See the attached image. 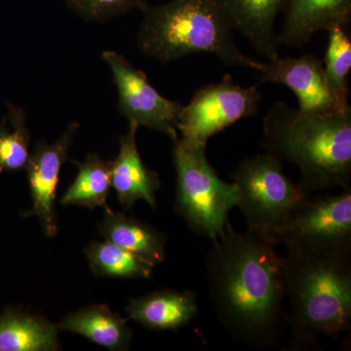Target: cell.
I'll return each instance as SVG.
<instances>
[{
	"label": "cell",
	"mask_w": 351,
	"mask_h": 351,
	"mask_svg": "<svg viewBox=\"0 0 351 351\" xmlns=\"http://www.w3.org/2000/svg\"><path fill=\"white\" fill-rule=\"evenodd\" d=\"M208 252L210 299L221 326L249 348H277L287 329L282 257L269 237L226 225Z\"/></svg>",
	"instance_id": "6da1fadb"
},
{
	"label": "cell",
	"mask_w": 351,
	"mask_h": 351,
	"mask_svg": "<svg viewBox=\"0 0 351 351\" xmlns=\"http://www.w3.org/2000/svg\"><path fill=\"white\" fill-rule=\"evenodd\" d=\"M263 145L300 172L307 193L346 189L351 178V108L332 114H306L277 101L263 120Z\"/></svg>",
	"instance_id": "7a4b0ae2"
},
{
	"label": "cell",
	"mask_w": 351,
	"mask_h": 351,
	"mask_svg": "<svg viewBox=\"0 0 351 351\" xmlns=\"http://www.w3.org/2000/svg\"><path fill=\"white\" fill-rule=\"evenodd\" d=\"M291 348H319L321 336L351 330V255L288 251L282 257Z\"/></svg>",
	"instance_id": "3957f363"
},
{
	"label": "cell",
	"mask_w": 351,
	"mask_h": 351,
	"mask_svg": "<svg viewBox=\"0 0 351 351\" xmlns=\"http://www.w3.org/2000/svg\"><path fill=\"white\" fill-rule=\"evenodd\" d=\"M137 34L145 56L167 64L195 54H212L226 66L258 71L262 62L245 56L215 0H171L147 5Z\"/></svg>",
	"instance_id": "277c9868"
},
{
	"label": "cell",
	"mask_w": 351,
	"mask_h": 351,
	"mask_svg": "<svg viewBox=\"0 0 351 351\" xmlns=\"http://www.w3.org/2000/svg\"><path fill=\"white\" fill-rule=\"evenodd\" d=\"M175 209L189 228L201 237L216 240L225 230L228 215L239 202L233 182L219 179L206 156V147L174 141Z\"/></svg>",
	"instance_id": "5b68a950"
},
{
	"label": "cell",
	"mask_w": 351,
	"mask_h": 351,
	"mask_svg": "<svg viewBox=\"0 0 351 351\" xmlns=\"http://www.w3.org/2000/svg\"><path fill=\"white\" fill-rule=\"evenodd\" d=\"M237 206L247 230L274 237L307 193L284 174L283 162L269 152L244 159L232 174Z\"/></svg>",
	"instance_id": "8992f818"
},
{
	"label": "cell",
	"mask_w": 351,
	"mask_h": 351,
	"mask_svg": "<svg viewBox=\"0 0 351 351\" xmlns=\"http://www.w3.org/2000/svg\"><path fill=\"white\" fill-rule=\"evenodd\" d=\"M288 251L351 255V189L302 201L274 233Z\"/></svg>",
	"instance_id": "52a82bcc"
},
{
	"label": "cell",
	"mask_w": 351,
	"mask_h": 351,
	"mask_svg": "<svg viewBox=\"0 0 351 351\" xmlns=\"http://www.w3.org/2000/svg\"><path fill=\"white\" fill-rule=\"evenodd\" d=\"M263 96L256 86L243 87L226 75L221 82L197 90L180 113V140L206 147L210 138L239 120L257 114Z\"/></svg>",
	"instance_id": "ba28073f"
},
{
	"label": "cell",
	"mask_w": 351,
	"mask_h": 351,
	"mask_svg": "<svg viewBox=\"0 0 351 351\" xmlns=\"http://www.w3.org/2000/svg\"><path fill=\"white\" fill-rule=\"evenodd\" d=\"M101 59L112 73L119 94V112L122 117L140 127L161 132L171 140L179 138L180 101L165 98L152 86L145 71L134 66L123 55L104 51Z\"/></svg>",
	"instance_id": "9c48e42d"
},
{
	"label": "cell",
	"mask_w": 351,
	"mask_h": 351,
	"mask_svg": "<svg viewBox=\"0 0 351 351\" xmlns=\"http://www.w3.org/2000/svg\"><path fill=\"white\" fill-rule=\"evenodd\" d=\"M258 73H261V83H276L290 88L299 101L300 112L306 114H332L350 108L348 101L332 91L322 60L314 55L267 60L262 62Z\"/></svg>",
	"instance_id": "30bf717a"
},
{
	"label": "cell",
	"mask_w": 351,
	"mask_h": 351,
	"mask_svg": "<svg viewBox=\"0 0 351 351\" xmlns=\"http://www.w3.org/2000/svg\"><path fill=\"white\" fill-rule=\"evenodd\" d=\"M77 122H71L61 137L52 144L38 142L29 156L25 170L27 173L32 206L25 217H36L44 234L52 239L59 232L55 201L62 167L69 160L76 133Z\"/></svg>",
	"instance_id": "8fae6325"
},
{
	"label": "cell",
	"mask_w": 351,
	"mask_h": 351,
	"mask_svg": "<svg viewBox=\"0 0 351 351\" xmlns=\"http://www.w3.org/2000/svg\"><path fill=\"white\" fill-rule=\"evenodd\" d=\"M138 129L136 124L129 123L128 132L120 137L119 154L108 162L110 184L124 209H131L138 200L145 201L154 209L161 181L156 171L149 169L140 156Z\"/></svg>",
	"instance_id": "7c38bea8"
},
{
	"label": "cell",
	"mask_w": 351,
	"mask_h": 351,
	"mask_svg": "<svg viewBox=\"0 0 351 351\" xmlns=\"http://www.w3.org/2000/svg\"><path fill=\"white\" fill-rule=\"evenodd\" d=\"M287 0H215L232 31L248 39L254 49L267 60L279 57L277 17Z\"/></svg>",
	"instance_id": "4fadbf2b"
},
{
	"label": "cell",
	"mask_w": 351,
	"mask_h": 351,
	"mask_svg": "<svg viewBox=\"0 0 351 351\" xmlns=\"http://www.w3.org/2000/svg\"><path fill=\"white\" fill-rule=\"evenodd\" d=\"M282 14L279 44L302 47L317 32L350 24L351 0H287Z\"/></svg>",
	"instance_id": "5bb4252c"
},
{
	"label": "cell",
	"mask_w": 351,
	"mask_h": 351,
	"mask_svg": "<svg viewBox=\"0 0 351 351\" xmlns=\"http://www.w3.org/2000/svg\"><path fill=\"white\" fill-rule=\"evenodd\" d=\"M130 319L147 329L178 330L199 313L195 291L162 290L135 298L125 308Z\"/></svg>",
	"instance_id": "9a60e30c"
},
{
	"label": "cell",
	"mask_w": 351,
	"mask_h": 351,
	"mask_svg": "<svg viewBox=\"0 0 351 351\" xmlns=\"http://www.w3.org/2000/svg\"><path fill=\"white\" fill-rule=\"evenodd\" d=\"M59 332L82 335L97 345L113 351L130 348L133 332L125 318L106 304H92L64 316L56 325Z\"/></svg>",
	"instance_id": "2e32d148"
},
{
	"label": "cell",
	"mask_w": 351,
	"mask_h": 351,
	"mask_svg": "<svg viewBox=\"0 0 351 351\" xmlns=\"http://www.w3.org/2000/svg\"><path fill=\"white\" fill-rule=\"evenodd\" d=\"M99 232L108 241L133 252L154 265L165 258L167 237L147 223L106 208Z\"/></svg>",
	"instance_id": "e0dca14e"
},
{
	"label": "cell",
	"mask_w": 351,
	"mask_h": 351,
	"mask_svg": "<svg viewBox=\"0 0 351 351\" xmlns=\"http://www.w3.org/2000/svg\"><path fill=\"white\" fill-rule=\"evenodd\" d=\"M59 330L43 316L9 307L0 314V351H56Z\"/></svg>",
	"instance_id": "ac0fdd59"
},
{
	"label": "cell",
	"mask_w": 351,
	"mask_h": 351,
	"mask_svg": "<svg viewBox=\"0 0 351 351\" xmlns=\"http://www.w3.org/2000/svg\"><path fill=\"white\" fill-rule=\"evenodd\" d=\"M73 162L77 167V175L60 203L91 210L97 207L108 208V196L112 188L108 161L98 154H90L84 161L73 160Z\"/></svg>",
	"instance_id": "d6986e66"
},
{
	"label": "cell",
	"mask_w": 351,
	"mask_h": 351,
	"mask_svg": "<svg viewBox=\"0 0 351 351\" xmlns=\"http://www.w3.org/2000/svg\"><path fill=\"white\" fill-rule=\"evenodd\" d=\"M85 254L90 269L98 277L149 279L154 271V263L108 240L94 241Z\"/></svg>",
	"instance_id": "ffe728a7"
},
{
	"label": "cell",
	"mask_w": 351,
	"mask_h": 351,
	"mask_svg": "<svg viewBox=\"0 0 351 351\" xmlns=\"http://www.w3.org/2000/svg\"><path fill=\"white\" fill-rule=\"evenodd\" d=\"M29 144L25 110L8 104L7 117L0 124V174L25 169L31 156Z\"/></svg>",
	"instance_id": "44dd1931"
},
{
	"label": "cell",
	"mask_w": 351,
	"mask_h": 351,
	"mask_svg": "<svg viewBox=\"0 0 351 351\" xmlns=\"http://www.w3.org/2000/svg\"><path fill=\"white\" fill-rule=\"evenodd\" d=\"M328 45L323 61L325 75L330 87L341 100L350 97L348 77L351 69V43L343 25H335L327 29Z\"/></svg>",
	"instance_id": "7402d4cb"
},
{
	"label": "cell",
	"mask_w": 351,
	"mask_h": 351,
	"mask_svg": "<svg viewBox=\"0 0 351 351\" xmlns=\"http://www.w3.org/2000/svg\"><path fill=\"white\" fill-rule=\"evenodd\" d=\"M66 3L82 19L94 23L108 22L149 5L147 0H66Z\"/></svg>",
	"instance_id": "603a6c76"
}]
</instances>
